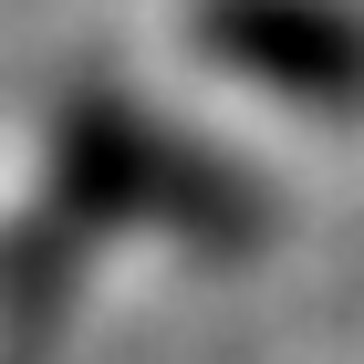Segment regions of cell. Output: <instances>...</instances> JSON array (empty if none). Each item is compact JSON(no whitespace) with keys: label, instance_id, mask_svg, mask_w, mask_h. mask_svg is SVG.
I'll use <instances>...</instances> for the list:
<instances>
[{"label":"cell","instance_id":"cell-1","mask_svg":"<svg viewBox=\"0 0 364 364\" xmlns=\"http://www.w3.org/2000/svg\"><path fill=\"white\" fill-rule=\"evenodd\" d=\"M219 53L281 73V94H302V105H364V31L343 21H240L219 31Z\"/></svg>","mask_w":364,"mask_h":364}]
</instances>
